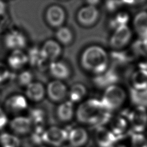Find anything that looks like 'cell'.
<instances>
[{"mask_svg": "<svg viewBox=\"0 0 147 147\" xmlns=\"http://www.w3.org/2000/svg\"><path fill=\"white\" fill-rule=\"evenodd\" d=\"M113 147H127V146L123 144H118V145H115Z\"/></svg>", "mask_w": 147, "mask_h": 147, "instance_id": "38", "label": "cell"}, {"mask_svg": "<svg viewBox=\"0 0 147 147\" xmlns=\"http://www.w3.org/2000/svg\"><path fill=\"white\" fill-rule=\"evenodd\" d=\"M87 94L86 86L79 83L73 84L68 91V100L73 103L81 102Z\"/></svg>", "mask_w": 147, "mask_h": 147, "instance_id": "23", "label": "cell"}, {"mask_svg": "<svg viewBox=\"0 0 147 147\" xmlns=\"http://www.w3.org/2000/svg\"><path fill=\"white\" fill-rule=\"evenodd\" d=\"M8 122V118L4 110L0 107V130L4 128Z\"/></svg>", "mask_w": 147, "mask_h": 147, "instance_id": "35", "label": "cell"}, {"mask_svg": "<svg viewBox=\"0 0 147 147\" xmlns=\"http://www.w3.org/2000/svg\"><path fill=\"white\" fill-rule=\"evenodd\" d=\"M45 94L46 88L41 82H33L26 87L25 97L32 102H40Z\"/></svg>", "mask_w": 147, "mask_h": 147, "instance_id": "18", "label": "cell"}, {"mask_svg": "<svg viewBox=\"0 0 147 147\" xmlns=\"http://www.w3.org/2000/svg\"><path fill=\"white\" fill-rule=\"evenodd\" d=\"M0 143L2 147H20L21 141L15 135L3 133L0 135Z\"/></svg>", "mask_w": 147, "mask_h": 147, "instance_id": "29", "label": "cell"}, {"mask_svg": "<svg viewBox=\"0 0 147 147\" xmlns=\"http://www.w3.org/2000/svg\"><path fill=\"white\" fill-rule=\"evenodd\" d=\"M49 71L55 80H64L68 79L71 75V70L68 65L62 61L56 60L50 62Z\"/></svg>", "mask_w": 147, "mask_h": 147, "instance_id": "14", "label": "cell"}, {"mask_svg": "<svg viewBox=\"0 0 147 147\" xmlns=\"http://www.w3.org/2000/svg\"><path fill=\"white\" fill-rule=\"evenodd\" d=\"M68 140L72 147H81L88 141V134L84 128L76 127L69 131Z\"/></svg>", "mask_w": 147, "mask_h": 147, "instance_id": "19", "label": "cell"}, {"mask_svg": "<svg viewBox=\"0 0 147 147\" xmlns=\"http://www.w3.org/2000/svg\"><path fill=\"white\" fill-rule=\"evenodd\" d=\"M123 3V1H107L106 2L105 7L109 11L114 12L117 10L119 7H120Z\"/></svg>", "mask_w": 147, "mask_h": 147, "instance_id": "34", "label": "cell"}, {"mask_svg": "<svg viewBox=\"0 0 147 147\" xmlns=\"http://www.w3.org/2000/svg\"><path fill=\"white\" fill-rule=\"evenodd\" d=\"M68 132L61 127L53 126L45 130L42 140L45 142L53 146H61L67 139Z\"/></svg>", "mask_w": 147, "mask_h": 147, "instance_id": "6", "label": "cell"}, {"mask_svg": "<svg viewBox=\"0 0 147 147\" xmlns=\"http://www.w3.org/2000/svg\"><path fill=\"white\" fill-rule=\"evenodd\" d=\"M94 137L98 147H113L118 141L111 130L103 126L96 127Z\"/></svg>", "mask_w": 147, "mask_h": 147, "instance_id": "11", "label": "cell"}, {"mask_svg": "<svg viewBox=\"0 0 147 147\" xmlns=\"http://www.w3.org/2000/svg\"><path fill=\"white\" fill-rule=\"evenodd\" d=\"M33 123L28 117L17 116L10 122V127L16 134L24 136L31 132Z\"/></svg>", "mask_w": 147, "mask_h": 147, "instance_id": "13", "label": "cell"}, {"mask_svg": "<svg viewBox=\"0 0 147 147\" xmlns=\"http://www.w3.org/2000/svg\"><path fill=\"white\" fill-rule=\"evenodd\" d=\"M125 98L124 90L117 85H113L105 90L100 100L105 108L111 112L119 108Z\"/></svg>", "mask_w": 147, "mask_h": 147, "instance_id": "4", "label": "cell"}, {"mask_svg": "<svg viewBox=\"0 0 147 147\" xmlns=\"http://www.w3.org/2000/svg\"><path fill=\"white\" fill-rule=\"evenodd\" d=\"M27 98L20 94H16L7 98L5 102V107L7 111L13 113H20L28 107Z\"/></svg>", "mask_w": 147, "mask_h": 147, "instance_id": "15", "label": "cell"}, {"mask_svg": "<svg viewBox=\"0 0 147 147\" xmlns=\"http://www.w3.org/2000/svg\"><path fill=\"white\" fill-rule=\"evenodd\" d=\"M134 67L130 63H112L111 66L103 73L95 75L94 85L101 89L116 85L121 81H127L133 73Z\"/></svg>", "mask_w": 147, "mask_h": 147, "instance_id": "3", "label": "cell"}, {"mask_svg": "<svg viewBox=\"0 0 147 147\" xmlns=\"http://www.w3.org/2000/svg\"><path fill=\"white\" fill-rule=\"evenodd\" d=\"M110 130L117 137L118 140H121L130 133L128 130L127 121L122 117H118L111 119Z\"/></svg>", "mask_w": 147, "mask_h": 147, "instance_id": "20", "label": "cell"}, {"mask_svg": "<svg viewBox=\"0 0 147 147\" xmlns=\"http://www.w3.org/2000/svg\"><path fill=\"white\" fill-rule=\"evenodd\" d=\"M75 114L74 103L69 100L63 101L57 107L56 115L59 121L67 122L72 120Z\"/></svg>", "mask_w": 147, "mask_h": 147, "instance_id": "22", "label": "cell"}, {"mask_svg": "<svg viewBox=\"0 0 147 147\" xmlns=\"http://www.w3.org/2000/svg\"><path fill=\"white\" fill-rule=\"evenodd\" d=\"M130 134L131 147H147V138L143 133L131 132Z\"/></svg>", "mask_w": 147, "mask_h": 147, "instance_id": "31", "label": "cell"}, {"mask_svg": "<svg viewBox=\"0 0 147 147\" xmlns=\"http://www.w3.org/2000/svg\"><path fill=\"white\" fill-rule=\"evenodd\" d=\"M6 9V6L4 2L0 1V16H3L5 12Z\"/></svg>", "mask_w": 147, "mask_h": 147, "instance_id": "36", "label": "cell"}, {"mask_svg": "<svg viewBox=\"0 0 147 147\" xmlns=\"http://www.w3.org/2000/svg\"><path fill=\"white\" fill-rule=\"evenodd\" d=\"M45 117L46 115L44 111L40 108L32 109L29 111L28 116L33 125L35 126H43Z\"/></svg>", "mask_w": 147, "mask_h": 147, "instance_id": "28", "label": "cell"}, {"mask_svg": "<svg viewBox=\"0 0 147 147\" xmlns=\"http://www.w3.org/2000/svg\"><path fill=\"white\" fill-rule=\"evenodd\" d=\"M111 112L107 110L100 100L90 98L82 102L75 111L76 117L81 123L98 127L111 119Z\"/></svg>", "mask_w": 147, "mask_h": 147, "instance_id": "1", "label": "cell"}, {"mask_svg": "<svg viewBox=\"0 0 147 147\" xmlns=\"http://www.w3.org/2000/svg\"><path fill=\"white\" fill-rule=\"evenodd\" d=\"M27 63H28L27 54L22 50L11 51L7 58L9 67L14 70H18L24 68Z\"/></svg>", "mask_w": 147, "mask_h": 147, "instance_id": "21", "label": "cell"}, {"mask_svg": "<svg viewBox=\"0 0 147 147\" xmlns=\"http://www.w3.org/2000/svg\"><path fill=\"white\" fill-rule=\"evenodd\" d=\"M68 91L66 85L62 81L54 79L47 85L46 94L52 102H60L67 96Z\"/></svg>", "mask_w": 147, "mask_h": 147, "instance_id": "7", "label": "cell"}, {"mask_svg": "<svg viewBox=\"0 0 147 147\" xmlns=\"http://www.w3.org/2000/svg\"><path fill=\"white\" fill-rule=\"evenodd\" d=\"M27 54L28 63L36 68L41 69L45 67L48 60L44 55L41 48L33 47L30 48Z\"/></svg>", "mask_w": 147, "mask_h": 147, "instance_id": "17", "label": "cell"}, {"mask_svg": "<svg viewBox=\"0 0 147 147\" xmlns=\"http://www.w3.org/2000/svg\"><path fill=\"white\" fill-rule=\"evenodd\" d=\"M6 47L11 51L22 50L26 45V38L24 34L18 30H12L7 33L4 38Z\"/></svg>", "mask_w": 147, "mask_h": 147, "instance_id": "12", "label": "cell"}, {"mask_svg": "<svg viewBox=\"0 0 147 147\" xmlns=\"http://www.w3.org/2000/svg\"><path fill=\"white\" fill-rule=\"evenodd\" d=\"M10 72L7 66L0 62V83L6 81L10 77Z\"/></svg>", "mask_w": 147, "mask_h": 147, "instance_id": "33", "label": "cell"}, {"mask_svg": "<svg viewBox=\"0 0 147 147\" xmlns=\"http://www.w3.org/2000/svg\"><path fill=\"white\" fill-rule=\"evenodd\" d=\"M129 94L130 100L133 105L137 107H147V89L137 90L130 87Z\"/></svg>", "mask_w": 147, "mask_h": 147, "instance_id": "26", "label": "cell"}, {"mask_svg": "<svg viewBox=\"0 0 147 147\" xmlns=\"http://www.w3.org/2000/svg\"><path fill=\"white\" fill-rule=\"evenodd\" d=\"M109 55L102 47L93 45L87 47L82 53V67L95 75L101 74L108 69Z\"/></svg>", "mask_w": 147, "mask_h": 147, "instance_id": "2", "label": "cell"}, {"mask_svg": "<svg viewBox=\"0 0 147 147\" xmlns=\"http://www.w3.org/2000/svg\"><path fill=\"white\" fill-rule=\"evenodd\" d=\"M99 16V12L96 6L87 4L78 10L76 17L80 25L90 26L95 24Z\"/></svg>", "mask_w": 147, "mask_h": 147, "instance_id": "8", "label": "cell"}, {"mask_svg": "<svg viewBox=\"0 0 147 147\" xmlns=\"http://www.w3.org/2000/svg\"><path fill=\"white\" fill-rule=\"evenodd\" d=\"M41 49L47 59L50 62L57 60L62 51L60 44L57 41L52 39L47 40Z\"/></svg>", "mask_w": 147, "mask_h": 147, "instance_id": "16", "label": "cell"}, {"mask_svg": "<svg viewBox=\"0 0 147 147\" xmlns=\"http://www.w3.org/2000/svg\"><path fill=\"white\" fill-rule=\"evenodd\" d=\"M134 29L142 38L147 36V12L141 11L136 15L133 22Z\"/></svg>", "mask_w": 147, "mask_h": 147, "instance_id": "24", "label": "cell"}, {"mask_svg": "<svg viewBox=\"0 0 147 147\" xmlns=\"http://www.w3.org/2000/svg\"><path fill=\"white\" fill-rule=\"evenodd\" d=\"M40 147H46V146H40Z\"/></svg>", "mask_w": 147, "mask_h": 147, "instance_id": "39", "label": "cell"}, {"mask_svg": "<svg viewBox=\"0 0 147 147\" xmlns=\"http://www.w3.org/2000/svg\"><path fill=\"white\" fill-rule=\"evenodd\" d=\"M133 88L137 90L147 89V70L140 69L131 75Z\"/></svg>", "mask_w": 147, "mask_h": 147, "instance_id": "25", "label": "cell"}, {"mask_svg": "<svg viewBox=\"0 0 147 147\" xmlns=\"http://www.w3.org/2000/svg\"><path fill=\"white\" fill-rule=\"evenodd\" d=\"M129 20V16L125 12H119L117 13L109 21V26L110 28L116 29L117 28L126 25Z\"/></svg>", "mask_w": 147, "mask_h": 147, "instance_id": "30", "label": "cell"}, {"mask_svg": "<svg viewBox=\"0 0 147 147\" xmlns=\"http://www.w3.org/2000/svg\"><path fill=\"white\" fill-rule=\"evenodd\" d=\"M65 12L60 6L53 5L46 10L45 18L48 24L54 28L62 26L65 20Z\"/></svg>", "mask_w": 147, "mask_h": 147, "instance_id": "10", "label": "cell"}, {"mask_svg": "<svg viewBox=\"0 0 147 147\" xmlns=\"http://www.w3.org/2000/svg\"><path fill=\"white\" fill-rule=\"evenodd\" d=\"M122 114L130 122L133 133H142L147 126V111L145 107H136L131 111H124Z\"/></svg>", "mask_w": 147, "mask_h": 147, "instance_id": "5", "label": "cell"}, {"mask_svg": "<svg viewBox=\"0 0 147 147\" xmlns=\"http://www.w3.org/2000/svg\"><path fill=\"white\" fill-rule=\"evenodd\" d=\"M131 33L127 26L123 25L117 28L111 36L109 44L113 48L121 49L125 47L130 41Z\"/></svg>", "mask_w": 147, "mask_h": 147, "instance_id": "9", "label": "cell"}, {"mask_svg": "<svg viewBox=\"0 0 147 147\" xmlns=\"http://www.w3.org/2000/svg\"><path fill=\"white\" fill-rule=\"evenodd\" d=\"M57 41L60 44L68 45L73 40V33L71 30L66 26H61L57 28L55 33Z\"/></svg>", "mask_w": 147, "mask_h": 147, "instance_id": "27", "label": "cell"}, {"mask_svg": "<svg viewBox=\"0 0 147 147\" xmlns=\"http://www.w3.org/2000/svg\"><path fill=\"white\" fill-rule=\"evenodd\" d=\"M33 74L28 70H24L21 71L17 76L18 84L21 86L25 87V88L33 82Z\"/></svg>", "mask_w": 147, "mask_h": 147, "instance_id": "32", "label": "cell"}, {"mask_svg": "<svg viewBox=\"0 0 147 147\" xmlns=\"http://www.w3.org/2000/svg\"><path fill=\"white\" fill-rule=\"evenodd\" d=\"M142 42H143V44H144V48H145V51H146V52H147V36H146L145 38H144L143 39Z\"/></svg>", "mask_w": 147, "mask_h": 147, "instance_id": "37", "label": "cell"}]
</instances>
